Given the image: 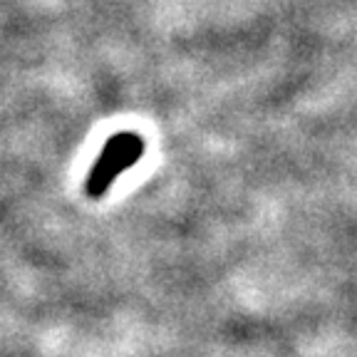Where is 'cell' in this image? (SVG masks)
<instances>
[{"mask_svg": "<svg viewBox=\"0 0 357 357\" xmlns=\"http://www.w3.org/2000/svg\"><path fill=\"white\" fill-rule=\"evenodd\" d=\"M144 137L137 132H117L105 142L102 151L97 154L95 164L89 169L87 181H84V194L89 199H105V194L112 189V184L122 176L127 169L139 164L144 156Z\"/></svg>", "mask_w": 357, "mask_h": 357, "instance_id": "obj_1", "label": "cell"}]
</instances>
